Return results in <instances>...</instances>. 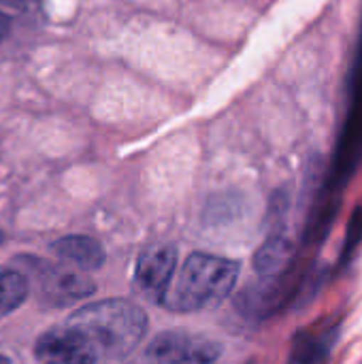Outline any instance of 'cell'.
Segmentation results:
<instances>
[{
	"label": "cell",
	"instance_id": "6",
	"mask_svg": "<svg viewBox=\"0 0 362 364\" xmlns=\"http://www.w3.org/2000/svg\"><path fill=\"white\" fill-rule=\"evenodd\" d=\"M177 269V247L158 243L141 252L134 267V288L151 303H162Z\"/></svg>",
	"mask_w": 362,
	"mask_h": 364
},
{
	"label": "cell",
	"instance_id": "4",
	"mask_svg": "<svg viewBox=\"0 0 362 364\" xmlns=\"http://www.w3.org/2000/svg\"><path fill=\"white\" fill-rule=\"evenodd\" d=\"M222 356V346L213 339L166 331L158 335L145 350L149 364H213Z\"/></svg>",
	"mask_w": 362,
	"mask_h": 364
},
{
	"label": "cell",
	"instance_id": "13",
	"mask_svg": "<svg viewBox=\"0 0 362 364\" xmlns=\"http://www.w3.org/2000/svg\"><path fill=\"white\" fill-rule=\"evenodd\" d=\"M0 239H2V237H0Z\"/></svg>",
	"mask_w": 362,
	"mask_h": 364
},
{
	"label": "cell",
	"instance_id": "1",
	"mask_svg": "<svg viewBox=\"0 0 362 364\" xmlns=\"http://www.w3.org/2000/svg\"><path fill=\"white\" fill-rule=\"evenodd\" d=\"M96 348L100 358L122 360L130 356L147 333V316L124 299H107L79 307L68 322Z\"/></svg>",
	"mask_w": 362,
	"mask_h": 364
},
{
	"label": "cell",
	"instance_id": "11",
	"mask_svg": "<svg viewBox=\"0 0 362 364\" xmlns=\"http://www.w3.org/2000/svg\"><path fill=\"white\" fill-rule=\"evenodd\" d=\"M0 2L6 6H15V9H30L38 4V0H0Z\"/></svg>",
	"mask_w": 362,
	"mask_h": 364
},
{
	"label": "cell",
	"instance_id": "10",
	"mask_svg": "<svg viewBox=\"0 0 362 364\" xmlns=\"http://www.w3.org/2000/svg\"><path fill=\"white\" fill-rule=\"evenodd\" d=\"M329 341H322V339H312V341H301L294 346V363L299 364H314L316 360H320L326 352H329Z\"/></svg>",
	"mask_w": 362,
	"mask_h": 364
},
{
	"label": "cell",
	"instance_id": "7",
	"mask_svg": "<svg viewBox=\"0 0 362 364\" xmlns=\"http://www.w3.org/2000/svg\"><path fill=\"white\" fill-rule=\"evenodd\" d=\"M51 252L55 254V258L66 264L73 267L81 273H92L98 271L105 264V250L102 245L85 235H70V237H62L51 245Z\"/></svg>",
	"mask_w": 362,
	"mask_h": 364
},
{
	"label": "cell",
	"instance_id": "8",
	"mask_svg": "<svg viewBox=\"0 0 362 364\" xmlns=\"http://www.w3.org/2000/svg\"><path fill=\"white\" fill-rule=\"evenodd\" d=\"M292 254H294L292 243L286 237H282V235H273L256 252V256H254V269L265 279L267 277L286 275V271H288V267L292 262Z\"/></svg>",
	"mask_w": 362,
	"mask_h": 364
},
{
	"label": "cell",
	"instance_id": "9",
	"mask_svg": "<svg viewBox=\"0 0 362 364\" xmlns=\"http://www.w3.org/2000/svg\"><path fill=\"white\" fill-rule=\"evenodd\" d=\"M30 294V282L19 269L0 267V318L17 311Z\"/></svg>",
	"mask_w": 362,
	"mask_h": 364
},
{
	"label": "cell",
	"instance_id": "3",
	"mask_svg": "<svg viewBox=\"0 0 362 364\" xmlns=\"http://www.w3.org/2000/svg\"><path fill=\"white\" fill-rule=\"evenodd\" d=\"M17 262H21V273L28 277V282H34L36 294L47 307H68L73 303L90 299L96 292V286L87 277V273H81L73 267L51 264L47 260L28 256L19 258Z\"/></svg>",
	"mask_w": 362,
	"mask_h": 364
},
{
	"label": "cell",
	"instance_id": "12",
	"mask_svg": "<svg viewBox=\"0 0 362 364\" xmlns=\"http://www.w3.org/2000/svg\"><path fill=\"white\" fill-rule=\"evenodd\" d=\"M9 28H11V19L4 13H0V41L9 34Z\"/></svg>",
	"mask_w": 362,
	"mask_h": 364
},
{
	"label": "cell",
	"instance_id": "2",
	"mask_svg": "<svg viewBox=\"0 0 362 364\" xmlns=\"http://www.w3.org/2000/svg\"><path fill=\"white\" fill-rule=\"evenodd\" d=\"M237 279L239 264L235 260L196 252L181 264L162 305L181 314L213 309L228 299Z\"/></svg>",
	"mask_w": 362,
	"mask_h": 364
},
{
	"label": "cell",
	"instance_id": "5",
	"mask_svg": "<svg viewBox=\"0 0 362 364\" xmlns=\"http://www.w3.org/2000/svg\"><path fill=\"white\" fill-rule=\"evenodd\" d=\"M34 358L38 364H96L100 356L79 328L64 324L38 337Z\"/></svg>",
	"mask_w": 362,
	"mask_h": 364
}]
</instances>
